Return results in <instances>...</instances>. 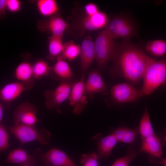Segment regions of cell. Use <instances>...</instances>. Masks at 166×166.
<instances>
[{
	"instance_id": "19",
	"label": "cell",
	"mask_w": 166,
	"mask_h": 166,
	"mask_svg": "<svg viewBox=\"0 0 166 166\" xmlns=\"http://www.w3.org/2000/svg\"><path fill=\"white\" fill-rule=\"evenodd\" d=\"M52 70L62 80L70 81L73 77L71 68L65 60L58 56Z\"/></svg>"
},
{
	"instance_id": "23",
	"label": "cell",
	"mask_w": 166,
	"mask_h": 166,
	"mask_svg": "<svg viewBox=\"0 0 166 166\" xmlns=\"http://www.w3.org/2000/svg\"><path fill=\"white\" fill-rule=\"evenodd\" d=\"M80 52L81 45L76 44L73 40H71L64 43L63 51L58 56L64 60L71 61L80 55Z\"/></svg>"
},
{
	"instance_id": "8",
	"label": "cell",
	"mask_w": 166,
	"mask_h": 166,
	"mask_svg": "<svg viewBox=\"0 0 166 166\" xmlns=\"http://www.w3.org/2000/svg\"><path fill=\"white\" fill-rule=\"evenodd\" d=\"M110 92L113 100L120 103L135 101L139 99L143 95L141 91L129 84L124 83L113 86Z\"/></svg>"
},
{
	"instance_id": "35",
	"label": "cell",
	"mask_w": 166,
	"mask_h": 166,
	"mask_svg": "<svg viewBox=\"0 0 166 166\" xmlns=\"http://www.w3.org/2000/svg\"><path fill=\"white\" fill-rule=\"evenodd\" d=\"M3 107L2 103L0 104V122H1L3 119Z\"/></svg>"
},
{
	"instance_id": "12",
	"label": "cell",
	"mask_w": 166,
	"mask_h": 166,
	"mask_svg": "<svg viewBox=\"0 0 166 166\" xmlns=\"http://www.w3.org/2000/svg\"><path fill=\"white\" fill-rule=\"evenodd\" d=\"M41 159L48 165L77 166L65 153L56 148H51L44 154Z\"/></svg>"
},
{
	"instance_id": "26",
	"label": "cell",
	"mask_w": 166,
	"mask_h": 166,
	"mask_svg": "<svg viewBox=\"0 0 166 166\" xmlns=\"http://www.w3.org/2000/svg\"><path fill=\"white\" fill-rule=\"evenodd\" d=\"M52 70L48 62L43 59L37 61L33 65V78L36 79L47 76Z\"/></svg>"
},
{
	"instance_id": "33",
	"label": "cell",
	"mask_w": 166,
	"mask_h": 166,
	"mask_svg": "<svg viewBox=\"0 0 166 166\" xmlns=\"http://www.w3.org/2000/svg\"><path fill=\"white\" fill-rule=\"evenodd\" d=\"M125 128H120L115 130L112 134L117 140L118 142H121L125 134Z\"/></svg>"
},
{
	"instance_id": "18",
	"label": "cell",
	"mask_w": 166,
	"mask_h": 166,
	"mask_svg": "<svg viewBox=\"0 0 166 166\" xmlns=\"http://www.w3.org/2000/svg\"><path fill=\"white\" fill-rule=\"evenodd\" d=\"M117 142V140L112 133L101 138L97 145V154L99 159L109 156Z\"/></svg>"
},
{
	"instance_id": "20",
	"label": "cell",
	"mask_w": 166,
	"mask_h": 166,
	"mask_svg": "<svg viewBox=\"0 0 166 166\" xmlns=\"http://www.w3.org/2000/svg\"><path fill=\"white\" fill-rule=\"evenodd\" d=\"M36 6L41 15L48 18L57 14L59 9L58 3L55 0H38Z\"/></svg>"
},
{
	"instance_id": "24",
	"label": "cell",
	"mask_w": 166,
	"mask_h": 166,
	"mask_svg": "<svg viewBox=\"0 0 166 166\" xmlns=\"http://www.w3.org/2000/svg\"><path fill=\"white\" fill-rule=\"evenodd\" d=\"M139 132L141 140L155 134L147 108L140 120Z\"/></svg>"
},
{
	"instance_id": "37",
	"label": "cell",
	"mask_w": 166,
	"mask_h": 166,
	"mask_svg": "<svg viewBox=\"0 0 166 166\" xmlns=\"http://www.w3.org/2000/svg\"><path fill=\"white\" fill-rule=\"evenodd\" d=\"M22 166H30V165L28 164L22 165Z\"/></svg>"
},
{
	"instance_id": "9",
	"label": "cell",
	"mask_w": 166,
	"mask_h": 166,
	"mask_svg": "<svg viewBox=\"0 0 166 166\" xmlns=\"http://www.w3.org/2000/svg\"><path fill=\"white\" fill-rule=\"evenodd\" d=\"M36 114V108L33 104L29 102L22 103L14 112V124L34 126L38 120Z\"/></svg>"
},
{
	"instance_id": "2",
	"label": "cell",
	"mask_w": 166,
	"mask_h": 166,
	"mask_svg": "<svg viewBox=\"0 0 166 166\" xmlns=\"http://www.w3.org/2000/svg\"><path fill=\"white\" fill-rule=\"evenodd\" d=\"M141 92L148 95L166 81V58L154 60L147 68L143 77Z\"/></svg>"
},
{
	"instance_id": "34",
	"label": "cell",
	"mask_w": 166,
	"mask_h": 166,
	"mask_svg": "<svg viewBox=\"0 0 166 166\" xmlns=\"http://www.w3.org/2000/svg\"><path fill=\"white\" fill-rule=\"evenodd\" d=\"M7 7V0H0V16L4 15L6 13Z\"/></svg>"
},
{
	"instance_id": "31",
	"label": "cell",
	"mask_w": 166,
	"mask_h": 166,
	"mask_svg": "<svg viewBox=\"0 0 166 166\" xmlns=\"http://www.w3.org/2000/svg\"><path fill=\"white\" fill-rule=\"evenodd\" d=\"M21 6V2L18 0H7V9L12 13L19 10Z\"/></svg>"
},
{
	"instance_id": "7",
	"label": "cell",
	"mask_w": 166,
	"mask_h": 166,
	"mask_svg": "<svg viewBox=\"0 0 166 166\" xmlns=\"http://www.w3.org/2000/svg\"><path fill=\"white\" fill-rule=\"evenodd\" d=\"M85 78V73L82 74L81 79L73 83L68 99L70 105L73 108V113L76 115L80 114L88 103Z\"/></svg>"
},
{
	"instance_id": "27",
	"label": "cell",
	"mask_w": 166,
	"mask_h": 166,
	"mask_svg": "<svg viewBox=\"0 0 166 166\" xmlns=\"http://www.w3.org/2000/svg\"><path fill=\"white\" fill-rule=\"evenodd\" d=\"M136 155L137 152L135 150L130 148L125 156L116 160L110 166H129Z\"/></svg>"
},
{
	"instance_id": "10",
	"label": "cell",
	"mask_w": 166,
	"mask_h": 166,
	"mask_svg": "<svg viewBox=\"0 0 166 166\" xmlns=\"http://www.w3.org/2000/svg\"><path fill=\"white\" fill-rule=\"evenodd\" d=\"M68 26L61 16L57 14L38 21L37 24V28L41 31L57 36H63Z\"/></svg>"
},
{
	"instance_id": "28",
	"label": "cell",
	"mask_w": 166,
	"mask_h": 166,
	"mask_svg": "<svg viewBox=\"0 0 166 166\" xmlns=\"http://www.w3.org/2000/svg\"><path fill=\"white\" fill-rule=\"evenodd\" d=\"M99 158L97 154L94 152L82 154L80 161L82 166H99Z\"/></svg>"
},
{
	"instance_id": "22",
	"label": "cell",
	"mask_w": 166,
	"mask_h": 166,
	"mask_svg": "<svg viewBox=\"0 0 166 166\" xmlns=\"http://www.w3.org/2000/svg\"><path fill=\"white\" fill-rule=\"evenodd\" d=\"M63 36L51 35L48 40L49 56L50 59L57 57L62 53L64 43L62 41Z\"/></svg>"
},
{
	"instance_id": "1",
	"label": "cell",
	"mask_w": 166,
	"mask_h": 166,
	"mask_svg": "<svg viewBox=\"0 0 166 166\" xmlns=\"http://www.w3.org/2000/svg\"><path fill=\"white\" fill-rule=\"evenodd\" d=\"M112 59L117 73L134 83L143 78L147 68L154 60L133 44L130 39H123L116 46Z\"/></svg>"
},
{
	"instance_id": "11",
	"label": "cell",
	"mask_w": 166,
	"mask_h": 166,
	"mask_svg": "<svg viewBox=\"0 0 166 166\" xmlns=\"http://www.w3.org/2000/svg\"><path fill=\"white\" fill-rule=\"evenodd\" d=\"M81 70L85 73L96 59V52L94 42L89 36H87L82 42L81 45Z\"/></svg>"
},
{
	"instance_id": "14",
	"label": "cell",
	"mask_w": 166,
	"mask_h": 166,
	"mask_svg": "<svg viewBox=\"0 0 166 166\" xmlns=\"http://www.w3.org/2000/svg\"><path fill=\"white\" fill-rule=\"evenodd\" d=\"M109 23L107 14L100 11L93 15L86 14L81 20V26L85 30L93 31L106 27Z\"/></svg>"
},
{
	"instance_id": "6",
	"label": "cell",
	"mask_w": 166,
	"mask_h": 166,
	"mask_svg": "<svg viewBox=\"0 0 166 166\" xmlns=\"http://www.w3.org/2000/svg\"><path fill=\"white\" fill-rule=\"evenodd\" d=\"M73 83L70 81L62 80L54 89L46 90L44 96L46 108L49 110L55 109L58 113L60 114V106L68 99Z\"/></svg>"
},
{
	"instance_id": "38",
	"label": "cell",
	"mask_w": 166,
	"mask_h": 166,
	"mask_svg": "<svg viewBox=\"0 0 166 166\" xmlns=\"http://www.w3.org/2000/svg\"><path fill=\"white\" fill-rule=\"evenodd\" d=\"M164 139H165V140L166 141V136L165 137Z\"/></svg>"
},
{
	"instance_id": "21",
	"label": "cell",
	"mask_w": 166,
	"mask_h": 166,
	"mask_svg": "<svg viewBox=\"0 0 166 166\" xmlns=\"http://www.w3.org/2000/svg\"><path fill=\"white\" fill-rule=\"evenodd\" d=\"M14 75L15 78L21 82L25 83L28 82L33 78V65L27 61L21 62L16 67Z\"/></svg>"
},
{
	"instance_id": "5",
	"label": "cell",
	"mask_w": 166,
	"mask_h": 166,
	"mask_svg": "<svg viewBox=\"0 0 166 166\" xmlns=\"http://www.w3.org/2000/svg\"><path fill=\"white\" fill-rule=\"evenodd\" d=\"M109 36L113 40L118 38L130 39L137 36L134 24L130 19L124 16L114 18L105 29Z\"/></svg>"
},
{
	"instance_id": "29",
	"label": "cell",
	"mask_w": 166,
	"mask_h": 166,
	"mask_svg": "<svg viewBox=\"0 0 166 166\" xmlns=\"http://www.w3.org/2000/svg\"><path fill=\"white\" fill-rule=\"evenodd\" d=\"M9 147V135L6 128L2 124H0V151L6 150Z\"/></svg>"
},
{
	"instance_id": "36",
	"label": "cell",
	"mask_w": 166,
	"mask_h": 166,
	"mask_svg": "<svg viewBox=\"0 0 166 166\" xmlns=\"http://www.w3.org/2000/svg\"><path fill=\"white\" fill-rule=\"evenodd\" d=\"M160 163L164 166H166V158H161Z\"/></svg>"
},
{
	"instance_id": "25",
	"label": "cell",
	"mask_w": 166,
	"mask_h": 166,
	"mask_svg": "<svg viewBox=\"0 0 166 166\" xmlns=\"http://www.w3.org/2000/svg\"><path fill=\"white\" fill-rule=\"evenodd\" d=\"M145 49L153 56H163L166 53V41L161 39L149 41L146 45Z\"/></svg>"
},
{
	"instance_id": "17",
	"label": "cell",
	"mask_w": 166,
	"mask_h": 166,
	"mask_svg": "<svg viewBox=\"0 0 166 166\" xmlns=\"http://www.w3.org/2000/svg\"><path fill=\"white\" fill-rule=\"evenodd\" d=\"M5 162L6 163L28 164L30 166L35 165L36 163L33 156L21 148L15 149L10 152Z\"/></svg>"
},
{
	"instance_id": "3",
	"label": "cell",
	"mask_w": 166,
	"mask_h": 166,
	"mask_svg": "<svg viewBox=\"0 0 166 166\" xmlns=\"http://www.w3.org/2000/svg\"><path fill=\"white\" fill-rule=\"evenodd\" d=\"M9 130L22 144L37 141L43 145L48 144L51 137V133L45 128L37 130L34 126L14 125L9 127Z\"/></svg>"
},
{
	"instance_id": "16",
	"label": "cell",
	"mask_w": 166,
	"mask_h": 166,
	"mask_svg": "<svg viewBox=\"0 0 166 166\" xmlns=\"http://www.w3.org/2000/svg\"><path fill=\"white\" fill-rule=\"evenodd\" d=\"M140 151L148 154L152 157L159 159L161 158L163 153L160 141L155 134L142 139Z\"/></svg>"
},
{
	"instance_id": "15",
	"label": "cell",
	"mask_w": 166,
	"mask_h": 166,
	"mask_svg": "<svg viewBox=\"0 0 166 166\" xmlns=\"http://www.w3.org/2000/svg\"><path fill=\"white\" fill-rule=\"evenodd\" d=\"M26 84L22 82H15L6 84L0 89L1 100L10 102L17 98L28 88Z\"/></svg>"
},
{
	"instance_id": "32",
	"label": "cell",
	"mask_w": 166,
	"mask_h": 166,
	"mask_svg": "<svg viewBox=\"0 0 166 166\" xmlns=\"http://www.w3.org/2000/svg\"><path fill=\"white\" fill-rule=\"evenodd\" d=\"M84 10L86 14L88 15L95 14L100 11L97 6L92 2L86 4L84 7Z\"/></svg>"
},
{
	"instance_id": "13",
	"label": "cell",
	"mask_w": 166,
	"mask_h": 166,
	"mask_svg": "<svg viewBox=\"0 0 166 166\" xmlns=\"http://www.w3.org/2000/svg\"><path fill=\"white\" fill-rule=\"evenodd\" d=\"M85 88L87 94L92 95L97 93L107 94L108 88L103 79L100 73L97 70H93L89 73L85 82Z\"/></svg>"
},
{
	"instance_id": "4",
	"label": "cell",
	"mask_w": 166,
	"mask_h": 166,
	"mask_svg": "<svg viewBox=\"0 0 166 166\" xmlns=\"http://www.w3.org/2000/svg\"><path fill=\"white\" fill-rule=\"evenodd\" d=\"M94 45L96 59L98 67L102 69L109 61L112 59L114 53L116 46L112 39L105 30L101 32L97 35Z\"/></svg>"
},
{
	"instance_id": "39",
	"label": "cell",
	"mask_w": 166,
	"mask_h": 166,
	"mask_svg": "<svg viewBox=\"0 0 166 166\" xmlns=\"http://www.w3.org/2000/svg\"><path fill=\"white\" fill-rule=\"evenodd\" d=\"M51 166H56L52 165Z\"/></svg>"
},
{
	"instance_id": "30",
	"label": "cell",
	"mask_w": 166,
	"mask_h": 166,
	"mask_svg": "<svg viewBox=\"0 0 166 166\" xmlns=\"http://www.w3.org/2000/svg\"><path fill=\"white\" fill-rule=\"evenodd\" d=\"M139 133V130L137 129L125 128L124 136L121 142L128 144L133 143Z\"/></svg>"
}]
</instances>
